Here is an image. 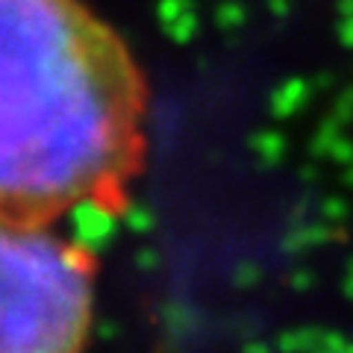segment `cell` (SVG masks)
Wrapping results in <instances>:
<instances>
[{
	"mask_svg": "<svg viewBox=\"0 0 353 353\" xmlns=\"http://www.w3.org/2000/svg\"><path fill=\"white\" fill-rule=\"evenodd\" d=\"M0 57L3 224L112 201L145 124V80L121 36L80 0H0Z\"/></svg>",
	"mask_w": 353,
	"mask_h": 353,
	"instance_id": "6da1fadb",
	"label": "cell"
},
{
	"mask_svg": "<svg viewBox=\"0 0 353 353\" xmlns=\"http://www.w3.org/2000/svg\"><path fill=\"white\" fill-rule=\"evenodd\" d=\"M3 353H80L92 321V253L44 224H3Z\"/></svg>",
	"mask_w": 353,
	"mask_h": 353,
	"instance_id": "7a4b0ae2",
	"label": "cell"
},
{
	"mask_svg": "<svg viewBox=\"0 0 353 353\" xmlns=\"http://www.w3.org/2000/svg\"><path fill=\"white\" fill-rule=\"evenodd\" d=\"M71 241L85 253H97L112 241L118 230V215L109 197H83L68 209Z\"/></svg>",
	"mask_w": 353,
	"mask_h": 353,
	"instance_id": "3957f363",
	"label": "cell"
},
{
	"mask_svg": "<svg viewBox=\"0 0 353 353\" xmlns=\"http://www.w3.org/2000/svg\"><path fill=\"white\" fill-rule=\"evenodd\" d=\"M309 94H312V85H309L306 80H301V77H292V80H285L283 85L274 88V94H271V115L277 121L292 118L294 112H301V109L306 106Z\"/></svg>",
	"mask_w": 353,
	"mask_h": 353,
	"instance_id": "277c9868",
	"label": "cell"
},
{
	"mask_svg": "<svg viewBox=\"0 0 353 353\" xmlns=\"http://www.w3.org/2000/svg\"><path fill=\"white\" fill-rule=\"evenodd\" d=\"M333 239V230H330L327 221L321 224H303V227H294L289 236H285V250L289 253H303L309 248H318V245H327Z\"/></svg>",
	"mask_w": 353,
	"mask_h": 353,
	"instance_id": "5b68a950",
	"label": "cell"
},
{
	"mask_svg": "<svg viewBox=\"0 0 353 353\" xmlns=\"http://www.w3.org/2000/svg\"><path fill=\"white\" fill-rule=\"evenodd\" d=\"M250 150L256 153V159L262 165H277V162H283L289 145H285L283 132H277V130H262V132H253V136H250Z\"/></svg>",
	"mask_w": 353,
	"mask_h": 353,
	"instance_id": "8992f818",
	"label": "cell"
},
{
	"mask_svg": "<svg viewBox=\"0 0 353 353\" xmlns=\"http://www.w3.org/2000/svg\"><path fill=\"white\" fill-rule=\"evenodd\" d=\"M318 339H321V330H292V333H283L277 347L283 353H312Z\"/></svg>",
	"mask_w": 353,
	"mask_h": 353,
	"instance_id": "52a82bcc",
	"label": "cell"
},
{
	"mask_svg": "<svg viewBox=\"0 0 353 353\" xmlns=\"http://www.w3.org/2000/svg\"><path fill=\"white\" fill-rule=\"evenodd\" d=\"M121 221H124V227L136 236H148L153 230V212L145 203H127L124 212H121Z\"/></svg>",
	"mask_w": 353,
	"mask_h": 353,
	"instance_id": "ba28073f",
	"label": "cell"
},
{
	"mask_svg": "<svg viewBox=\"0 0 353 353\" xmlns=\"http://www.w3.org/2000/svg\"><path fill=\"white\" fill-rule=\"evenodd\" d=\"M339 136H341V121L336 115H330L327 121H321V127L315 130L312 153H315V157H330V148H333V141Z\"/></svg>",
	"mask_w": 353,
	"mask_h": 353,
	"instance_id": "9c48e42d",
	"label": "cell"
},
{
	"mask_svg": "<svg viewBox=\"0 0 353 353\" xmlns=\"http://www.w3.org/2000/svg\"><path fill=\"white\" fill-rule=\"evenodd\" d=\"M197 30H201V18H197L194 9H192V12H185L183 18H176L174 24L165 27V32H168V39H171V41H176V44H189V41H194Z\"/></svg>",
	"mask_w": 353,
	"mask_h": 353,
	"instance_id": "30bf717a",
	"label": "cell"
},
{
	"mask_svg": "<svg viewBox=\"0 0 353 353\" xmlns=\"http://www.w3.org/2000/svg\"><path fill=\"white\" fill-rule=\"evenodd\" d=\"M245 18H248V12H245V6L241 3H236V0H224L218 9H215V24L221 27V30H239L241 24H245Z\"/></svg>",
	"mask_w": 353,
	"mask_h": 353,
	"instance_id": "8fae6325",
	"label": "cell"
},
{
	"mask_svg": "<svg viewBox=\"0 0 353 353\" xmlns=\"http://www.w3.org/2000/svg\"><path fill=\"white\" fill-rule=\"evenodd\" d=\"M192 0H159L157 3V15H159V24L168 27L174 24L176 18H183L185 12H192Z\"/></svg>",
	"mask_w": 353,
	"mask_h": 353,
	"instance_id": "7c38bea8",
	"label": "cell"
},
{
	"mask_svg": "<svg viewBox=\"0 0 353 353\" xmlns=\"http://www.w3.org/2000/svg\"><path fill=\"white\" fill-rule=\"evenodd\" d=\"M318 209H321V221H327V224H341L350 212V206L341 201V197H327V201H321Z\"/></svg>",
	"mask_w": 353,
	"mask_h": 353,
	"instance_id": "4fadbf2b",
	"label": "cell"
},
{
	"mask_svg": "<svg viewBox=\"0 0 353 353\" xmlns=\"http://www.w3.org/2000/svg\"><path fill=\"white\" fill-rule=\"evenodd\" d=\"M327 159H333L339 165H353V141L347 136H339L333 141V148H330V157Z\"/></svg>",
	"mask_w": 353,
	"mask_h": 353,
	"instance_id": "5bb4252c",
	"label": "cell"
},
{
	"mask_svg": "<svg viewBox=\"0 0 353 353\" xmlns=\"http://www.w3.org/2000/svg\"><path fill=\"white\" fill-rule=\"evenodd\" d=\"M233 280L241 285V289H250V285H256L262 280V271H259V265H253V262H241L233 274Z\"/></svg>",
	"mask_w": 353,
	"mask_h": 353,
	"instance_id": "9a60e30c",
	"label": "cell"
},
{
	"mask_svg": "<svg viewBox=\"0 0 353 353\" xmlns=\"http://www.w3.org/2000/svg\"><path fill=\"white\" fill-rule=\"evenodd\" d=\"M333 115L341 121V124H347V121H353V88H345L336 103H333Z\"/></svg>",
	"mask_w": 353,
	"mask_h": 353,
	"instance_id": "2e32d148",
	"label": "cell"
},
{
	"mask_svg": "<svg viewBox=\"0 0 353 353\" xmlns=\"http://www.w3.org/2000/svg\"><path fill=\"white\" fill-rule=\"evenodd\" d=\"M292 289L294 292H306V289H312V283H315V274L312 271H306V268H297L292 271Z\"/></svg>",
	"mask_w": 353,
	"mask_h": 353,
	"instance_id": "e0dca14e",
	"label": "cell"
},
{
	"mask_svg": "<svg viewBox=\"0 0 353 353\" xmlns=\"http://www.w3.org/2000/svg\"><path fill=\"white\" fill-rule=\"evenodd\" d=\"M157 262H159V253L153 250V248H141L139 253H136V265L139 268H157Z\"/></svg>",
	"mask_w": 353,
	"mask_h": 353,
	"instance_id": "ac0fdd59",
	"label": "cell"
},
{
	"mask_svg": "<svg viewBox=\"0 0 353 353\" xmlns=\"http://www.w3.org/2000/svg\"><path fill=\"white\" fill-rule=\"evenodd\" d=\"M339 41L345 44V48H353V15L341 18V24H339Z\"/></svg>",
	"mask_w": 353,
	"mask_h": 353,
	"instance_id": "d6986e66",
	"label": "cell"
},
{
	"mask_svg": "<svg viewBox=\"0 0 353 353\" xmlns=\"http://www.w3.org/2000/svg\"><path fill=\"white\" fill-rule=\"evenodd\" d=\"M268 12L274 18H285L292 12V0H268Z\"/></svg>",
	"mask_w": 353,
	"mask_h": 353,
	"instance_id": "ffe728a7",
	"label": "cell"
},
{
	"mask_svg": "<svg viewBox=\"0 0 353 353\" xmlns=\"http://www.w3.org/2000/svg\"><path fill=\"white\" fill-rule=\"evenodd\" d=\"M115 333H118V327H115L112 321H103L101 330H97V336H101V339H112Z\"/></svg>",
	"mask_w": 353,
	"mask_h": 353,
	"instance_id": "44dd1931",
	"label": "cell"
},
{
	"mask_svg": "<svg viewBox=\"0 0 353 353\" xmlns=\"http://www.w3.org/2000/svg\"><path fill=\"white\" fill-rule=\"evenodd\" d=\"M339 12H341V18L353 15V0H341V3H339Z\"/></svg>",
	"mask_w": 353,
	"mask_h": 353,
	"instance_id": "7402d4cb",
	"label": "cell"
},
{
	"mask_svg": "<svg viewBox=\"0 0 353 353\" xmlns=\"http://www.w3.org/2000/svg\"><path fill=\"white\" fill-rule=\"evenodd\" d=\"M345 292L353 297V262H350V271H347V283H345Z\"/></svg>",
	"mask_w": 353,
	"mask_h": 353,
	"instance_id": "603a6c76",
	"label": "cell"
},
{
	"mask_svg": "<svg viewBox=\"0 0 353 353\" xmlns=\"http://www.w3.org/2000/svg\"><path fill=\"white\" fill-rule=\"evenodd\" d=\"M245 353H271V350L265 347V345H248V347H245Z\"/></svg>",
	"mask_w": 353,
	"mask_h": 353,
	"instance_id": "cb8c5ba5",
	"label": "cell"
},
{
	"mask_svg": "<svg viewBox=\"0 0 353 353\" xmlns=\"http://www.w3.org/2000/svg\"><path fill=\"white\" fill-rule=\"evenodd\" d=\"M318 85H321V88H327V85H333V77H327V74H321V77H318Z\"/></svg>",
	"mask_w": 353,
	"mask_h": 353,
	"instance_id": "d4e9b609",
	"label": "cell"
},
{
	"mask_svg": "<svg viewBox=\"0 0 353 353\" xmlns=\"http://www.w3.org/2000/svg\"><path fill=\"white\" fill-rule=\"evenodd\" d=\"M345 176H347V183L353 185V165H347V174H345Z\"/></svg>",
	"mask_w": 353,
	"mask_h": 353,
	"instance_id": "484cf974",
	"label": "cell"
}]
</instances>
